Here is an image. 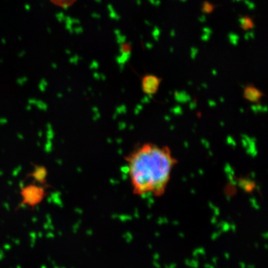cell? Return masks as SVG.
Returning a JSON list of instances; mask_svg holds the SVG:
<instances>
[{"label": "cell", "mask_w": 268, "mask_h": 268, "mask_svg": "<svg viewBox=\"0 0 268 268\" xmlns=\"http://www.w3.org/2000/svg\"><path fill=\"white\" fill-rule=\"evenodd\" d=\"M28 176L30 177V178L33 179V183L45 186L47 183L48 170L46 167L43 165H36Z\"/></svg>", "instance_id": "cell-5"}, {"label": "cell", "mask_w": 268, "mask_h": 268, "mask_svg": "<svg viewBox=\"0 0 268 268\" xmlns=\"http://www.w3.org/2000/svg\"><path fill=\"white\" fill-rule=\"evenodd\" d=\"M47 186L29 183L20 189L21 205L34 208L41 203L47 196Z\"/></svg>", "instance_id": "cell-2"}, {"label": "cell", "mask_w": 268, "mask_h": 268, "mask_svg": "<svg viewBox=\"0 0 268 268\" xmlns=\"http://www.w3.org/2000/svg\"><path fill=\"white\" fill-rule=\"evenodd\" d=\"M51 1L57 6L66 8V7H69L72 5L76 0H51Z\"/></svg>", "instance_id": "cell-6"}, {"label": "cell", "mask_w": 268, "mask_h": 268, "mask_svg": "<svg viewBox=\"0 0 268 268\" xmlns=\"http://www.w3.org/2000/svg\"><path fill=\"white\" fill-rule=\"evenodd\" d=\"M133 191L139 196L160 197L166 191L178 160L168 146L146 142L125 157Z\"/></svg>", "instance_id": "cell-1"}, {"label": "cell", "mask_w": 268, "mask_h": 268, "mask_svg": "<svg viewBox=\"0 0 268 268\" xmlns=\"http://www.w3.org/2000/svg\"><path fill=\"white\" fill-rule=\"evenodd\" d=\"M162 79L160 77L153 74L143 76L141 81V87L142 92L147 95H154L158 92L161 85Z\"/></svg>", "instance_id": "cell-3"}, {"label": "cell", "mask_w": 268, "mask_h": 268, "mask_svg": "<svg viewBox=\"0 0 268 268\" xmlns=\"http://www.w3.org/2000/svg\"><path fill=\"white\" fill-rule=\"evenodd\" d=\"M244 98L251 103H258L262 101L264 96V93L262 90L255 86L249 84L244 88L243 90Z\"/></svg>", "instance_id": "cell-4"}]
</instances>
